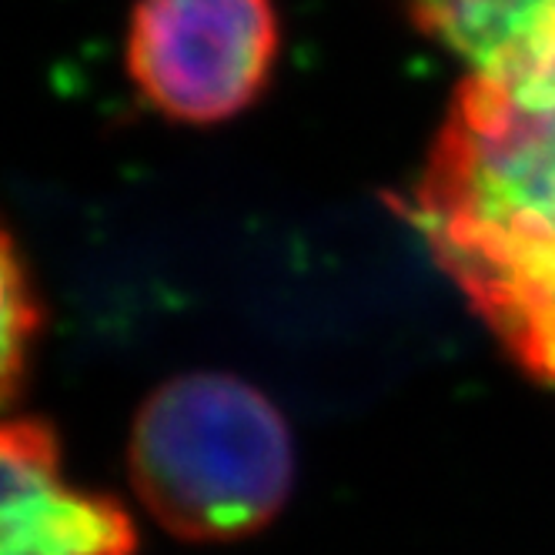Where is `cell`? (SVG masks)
I'll use <instances>...</instances> for the list:
<instances>
[{
	"label": "cell",
	"instance_id": "cell-1",
	"mask_svg": "<svg viewBox=\"0 0 555 555\" xmlns=\"http://www.w3.org/2000/svg\"><path fill=\"white\" fill-rule=\"evenodd\" d=\"M409 211L512 359L555 385V21L465 77Z\"/></svg>",
	"mask_w": 555,
	"mask_h": 555
},
{
	"label": "cell",
	"instance_id": "cell-2",
	"mask_svg": "<svg viewBox=\"0 0 555 555\" xmlns=\"http://www.w3.org/2000/svg\"><path fill=\"white\" fill-rule=\"evenodd\" d=\"M131 482L144 508L188 542L264 529L292 495V431L264 395L197 372L157 388L131 431Z\"/></svg>",
	"mask_w": 555,
	"mask_h": 555
},
{
	"label": "cell",
	"instance_id": "cell-3",
	"mask_svg": "<svg viewBox=\"0 0 555 555\" xmlns=\"http://www.w3.org/2000/svg\"><path fill=\"white\" fill-rule=\"evenodd\" d=\"M278 57L271 0H138L128 70L168 117L215 125L245 111Z\"/></svg>",
	"mask_w": 555,
	"mask_h": 555
},
{
	"label": "cell",
	"instance_id": "cell-4",
	"mask_svg": "<svg viewBox=\"0 0 555 555\" xmlns=\"http://www.w3.org/2000/svg\"><path fill=\"white\" fill-rule=\"evenodd\" d=\"M128 512L67 482L41 422L0 418V555H131Z\"/></svg>",
	"mask_w": 555,
	"mask_h": 555
},
{
	"label": "cell",
	"instance_id": "cell-5",
	"mask_svg": "<svg viewBox=\"0 0 555 555\" xmlns=\"http://www.w3.org/2000/svg\"><path fill=\"white\" fill-rule=\"evenodd\" d=\"M412 17L482 74L539 41L555 21V0H412Z\"/></svg>",
	"mask_w": 555,
	"mask_h": 555
},
{
	"label": "cell",
	"instance_id": "cell-6",
	"mask_svg": "<svg viewBox=\"0 0 555 555\" xmlns=\"http://www.w3.org/2000/svg\"><path fill=\"white\" fill-rule=\"evenodd\" d=\"M37 308L11 237L0 231V409L21 382L27 345L34 338Z\"/></svg>",
	"mask_w": 555,
	"mask_h": 555
}]
</instances>
